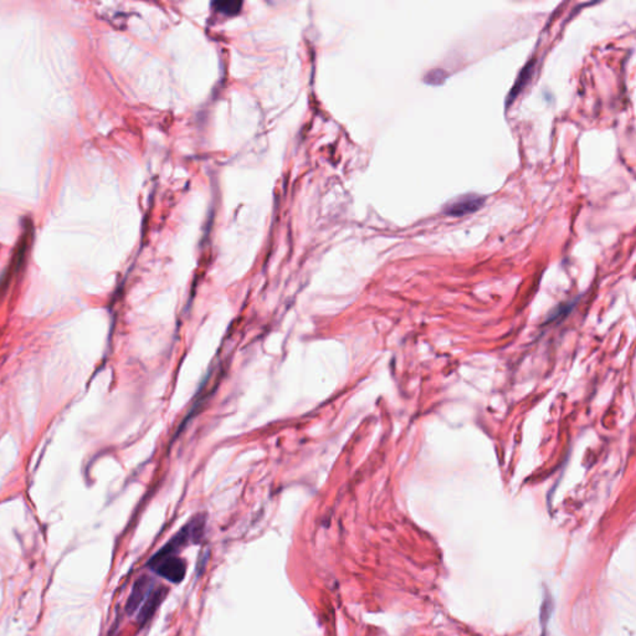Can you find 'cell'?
Returning a JSON list of instances; mask_svg holds the SVG:
<instances>
[{"label": "cell", "instance_id": "obj_1", "mask_svg": "<svg viewBox=\"0 0 636 636\" xmlns=\"http://www.w3.org/2000/svg\"><path fill=\"white\" fill-rule=\"evenodd\" d=\"M148 566L158 575L167 579L168 582L174 584H179L186 577V560L177 556H168L160 559L151 558L148 562Z\"/></svg>", "mask_w": 636, "mask_h": 636}, {"label": "cell", "instance_id": "obj_2", "mask_svg": "<svg viewBox=\"0 0 636 636\" xmlns=\"http://www.w3.org/2000/svg\"><path fill=\"white\" fill-rule=\"evenodd\" d=\"M485 204V197L480 195H463L457 199L451 200L449 204L443 206V212L449 217H463L471 212H475Z\"/></svg>", "mask_w": 636, "mask_h": 636}, {"label": "cell", "instance_id": "obj_3", "mask_svg": "<svg viewBox=\"0 0 636 636\" xmlns=\"http://www.w3.org/2000/svg\"><path fill=\"white\" fill-rule=\"evenodd\" d=\"M153 584H155L153 579L146 577V575L135 580L132 591L129 594L127 604H126V609H127L129 614H133L135 611H138L141 608L142 604L144 603V600L149 595V593L153 591V588H155Z\"/></svg>", "mask_w": 636, "mask_h": 636}, {"label": "cell", "instance_id": "obj_4", "mask_svg": "<svg viewBox=\"0 0 636 636\" xmlns=\"http://www.w3.org/2000/svg\"><path fill=\"white\" fill-rule=\"evenodd\" d=\"M166 594H167V589H164L161 585L158 588H153V591L149 593L147 599L144 600V603L140 608V613H138V622L140 623H147L148 620L153 617L155 611L158 609V606L164 600Z\"/></svg>", "mask_w": 636, "mask_h": 636}, {"label": "cell", "instance_id": "obj_5", "mask_svg": "<svg viewBox=\"0 0 636 636\" xmlns=\"http://www.w3.org/2000/svg\"><path fill=\"white\" fill-rule=\"evenodd\" d=\"M532 65H534V61L529 63L523 70L520 71V78L516 81V85L512 87V91H511L509 97H508L509 102L514 101V97L520 94V90L523 89V86L526 85V83H528V80L531 78V72H532Z\"/></svg>", "mask_w": 636, "mask_h": 636}, {"label": "cell", "instance_id": "obj_6", "mask_svg": "<svg viewBox=\"0 0 636 636\" xmlns=\"http://www.w3.org/2000/svg\"><path fill=\"white\" fill-rule=\"evenodd\" d=\"M553 611L552 597L549 594L545 595L542 608H540V625H542V636H546V626L551 619Z\"/></svg>", "mask_w": 636, "mask_h": 636}, {"label": "cell", "instance_id": "obj_7", "mask_svg": "<svg viewBox=\"0 0 636 636\" xmlns=\"http://www.w3.org/2000/svg\"><path fill=\"white\" fill-rule=\"evenodd\" d=\"M241 6L243 4L240 1H215L212 4V7L215 8V10H218L220 13L228 14V15H234V14L238 13Z\"/></svg>", "mask_w": 636, "mask_h": 636}, {"label": "cell", "instance_id": "obj_8", "mask_svg": "<svg viewBox=\"0 0 636 636\" xmlns=\"http://www.w3.org/2000/svg\"><path fill=\"white\" fill-rule=\"evenodd\" d=\"M428 76H431V78L434 76V78H430V80H425L428 84L437 85L443 83V78H446V74L443 70H434L430 71Z\"/></svg>", "mask_w": 636, "mask_h": 636}]
</instances>
